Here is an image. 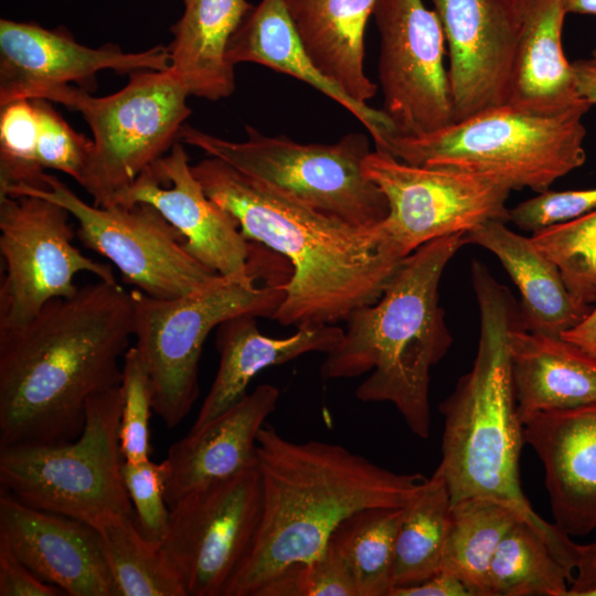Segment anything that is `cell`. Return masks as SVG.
I'll return each instance as SVG.
<instances>
[{
    "mask_svg": "<svg viewBox=\"0 0 596 596\" xmlns=\"http://www.w3.org/2000/svg\"><path fill=\"white\" fill-rule=\"evenodd\" d=\"M132 337L131 291L103 279L0 328V447L76 439L89 397L121 385Z\"/></svg>",
    "mask_w": 596,
    "mask_h": 596,
    "instance_id": "1",
    "label": "cell"
},
{
    "mask_svg": "<svg viewBox=\"0 0 596 596\" xmlns=\"http://www.w3.org/2000/svg\"><path fill=\"white\" fill-rule=\"evenodd\" d=\"M191 169L247 241L290 264L286 295L273 318L281 326L344 321L381 297L403 259L382 238L379 224L360 227L317 211L214 157Z\"/></svg>",
    "mask_w": 596,
    "mask_h": 596,
    "instance_id": "2",
    "label": "cell"
},
{
    "mask_svg": "<svg viewBox=\"0 0 596 596\" xmlns=\"http://www.w3.org/2000/svg\"><path fill=\"white\" fill-rule=\"evenodd\" d=\"M257 469L258 529L224 596H262L285 572L317 557L345 518L402 508L426 479L389 470L339 444L289 440L268 424L257 437Z\"/></svg>",
    "mask_w": 596,
    "mask_h": 596,
    "instance_id": "3",
    "label": "cell"
},
{
    "mask_svg": "<svg viewBox=\"0 0 596 596\" xmlns=\"http://www.w3.org/2000/svg\"><path fill=\"white\" fill-rule=\"evenodd\" d=\"M471 278L480 311L478 350L471 370L439 405L445 425L435 471L445 480L451 504L485 498L512 508L574 573L581 544L542 519L521 487L524 424L517 409L509 359V333L520 322L519 306L481 262H472Z\"/></svg>",
    "mask_w": 596,
    "mask_h": 596,
    "instance_id": "4",
    "label": "cell"
},
{
    "mask_svg": "<svg viewBox=\"0 0 596 596\" xmlns=\"http://www.w3.org/2000/svg\"><path fill=\"white\" fill-rule=\"evenodd\" d=\"M467 243V232H460L404 257L381 297L348 316L341 341L320 366L326 380L370 373L358 386L356 398L391 403L423 439L430 434V370L453 342L438 287L445 267Z\"/></svg>",
    "mask_w": 596,
    "mask_h": 596,
    "instance_id": "5",
    "label": "cell"
},
{
    "mask_svg": "<svg viewBox=\"0 0 596 596\" xmlns=\"http://www.w3.org/2000/svg\"><path fill=\"white\" fill-rule=\"evenodd\" d=\"M589 109L543 116L504 106L427 135H390L376 150L411 164L477 175L510 191L541 193L585 163L583 117Z\"/></svg>",
    "mask_w": 596,
    "mask_h": 596,
    "instance_id": "6",
    "label": "cell"
},
{
    "mask_svg": "<svg viewBox=\"0 0 596 596\" xmlns=\"http://www.w3.org/2000/svg\"><path fill=\"white\" fill-rule=\"evenodd\" d=\"M253 244L249 270L219 276L189 295L160 299L131 291L134 338L152 387V409L169 428L189 414L199 395V362L207 336L223 321L243 313L274 318L285 280H266L269 255Z\"/></svg>",
    "mask_w": 596,
    "mask_h": 596,
    "instance_id": "7",
    "label": "cell"
},
{
    "mask_svg": "<svg viewBox=\"0 0 596 596\" xmlns=\"http://www.w3.org/2000/svg\"><path fill=\"white\" fill-rule=\"evenodd\" d=\"M121 409L119 385L89 397L76 439L0 447V489L26 505L95 529L113 517L135 519L123 478Z\"/></svg>",
    "mask_w": 596,
    "mask_h": 596,
    "instance_id": "8",
    "label": "cell"
},
{
    "mask_svg": "<svg viewBox=\"0 0 596 596\" xmlns=\"http://www.w3.org/2000/svg\"><path fill=\"white\" fill-rule=\"evenodd\" d=\"M244 141H231L183 125L179 137L245 175L317 211L360 227L387 215V201L363 171L369 139L349 134L333 143H301L246 126Z\"/></svg>",
    "mask_w": 596,
    "mask_h": 596,
    "instance_id": "9",
    "label": "cell"
},
{
    "mask_svg": "<svg viewBox=\"0 0 596 596\" xmlns=\"http://www.w3.org/2000/svg\"><path fill=\"white\" fill-rule=\"evenodd\" d=\"M120 91L94 97L72 85L54 88L43 99L79 111L93 132V151L81 187L97 206H110L138 175L175 142L191 109L183 83L171 72L129 74Z\"/></svg>",
    "mask_w": 596,
    "mask_h": 596,
    "instance_id": "10",
    "label": "cell"
},
{
    "mask_svg": "<svg viewBox=\"0 0 596 596\" xmlns=\"http://www.w3.org/2000/svg\"><path fill=\"white\" fill-rule=\"evenodd\" d=\"M43 182L42 188L11 185L0 195L30 194L62 205L77 221L82 244L110 260L126 283L148 296L182 297L220 276L188 252L179 231L152 205H92L54 175L45 173Z\"/></svg>",
    "mask_w": 596,
    "mask_h": 596,
    "instance_id": "11",
    "label": "cell"
},
{
    "mask_svg": "<svg viewBox=\"0 0 596 596\" xmlns=\"http://www.w3.org/2000/svg\"><path fill=\"white\" fill-rule=\"evenodd\" d=\"M365 175L387 201L382 238L401 256L489 221H509L510 190L487 179L438 167L411 164L382 150L363 160Z\"/></svg>",
    "mask_w": 596,
    "mask_h": 596,
    "instance_id": "12",
    "label": "cell"
},
{
    "mask_svg": "<svg viewBox=\"0 0 596 596\" xmlns=\"http://www.w3.org/2000/svg\"><path fill=\"white\" fill-rule=\"evenodd\" d=\"M70 212L30 194L0 195V328L25 323L52 299L78 290L74 278L91 273L117 281L111 267L84 255L74 244Z\"/></svg>",
    "mask_w": 596,
    "mask_h": 596,
    "instance_id": "13",
    "label": "cell"
},
{
    "mask_svg": "<svg viewBox=\"0 0 596 596\" xmlns=\"http://www.w3.org/2000/svg\"><path fill=\"white\" fill-rule=\"evenodd\" d=\"M169 509L161 549L188 596H224L258 529L262 482L257 465L199 487Z\"/></svg>",
    "mask_w": 596,
    "mask_h": 596,
    "instance_id": "14",
    "label": "cell"
},
{
    "mask_svg": "<svg viewBox=\"0 0 596 596\" xmlns=\"http://www.w3.org/2000/svg\"><path fill=\"white\" fill-rule=\"evenodd\" d=\"M373 17L382 111L391 135L417 137L454 123L445 35L435 11L423 0H377Z\"/></svg>",
    "mask_w": 596,
    "mask_h": 596,
    "instance_id": "15",
    "label": "cell"
},
{
    "mask_svg": "<svg viewBox=\"0 0 596 596\" xmlns=\"http://www.w3.org/2000/svg\"><path fill=\"white\" fill-rule=\"evenodd\" d=\"M170 67L169 47L156 46L126 53L107 44L92 49L64 31L35 23L0 20V105L18 99L43 98L50 91L75 83L81 88L96 85L103 70L132 73Z\"/></svg>",
    "mask_w": 596,
    "mask_h": 596,
    "instance_id": "16",
    "label": "cell"
},
{
    "mask_svg": "<svg viewBox=\"0 0 596 596\" xmlns=\"http://www.w3.org/2000/svg\"><path fill=\"white\" fill-rule=\"evenodd\" d=\"M448 47L455 121L508 105L517 29L505 0H429Z\"/></svg>",
    "mask_w": 596,
    "mask_h": 596,
    "instance_id": "17",
    "label": "cell"
},
{
    "mask_svg": "<svg viewBox=\"0 0 596 596\" xmlns=\"http://www.w3.org/2000/svg\"><path fill=\"white\" fill-rule=\"evenodd\" d=\"M136 203L156 207L182 235L188 252L217 275L249 270L252 242L243 236L234 217L207 196L181 143L174 142L169 153L143 170L111 205Z\"/></svg>",
    "mask_w": 596,
    "mask_h": 596,
    "instance_id": "18",
    "label": "cell"
},
{
    "mask_svg": "<svg viewBox=\"0 0 596 596\" xmlns=\"http://www.w3.org/2000/svg\"><path fill=\"white\" fill-rule=\"evenodd\" d=\"M0 538L42 581L70 596H116L98 531L0 491Z\"/></svg>",
    "mask_w": 596,
    "mask_h": 596,
    "instance_id": "19",
    "label": "cell"
},
{
    "mask_svg": "<svg viewBox=\"0 0 596 596\" xmlns=\"http://www.w3.org/2000/svg\"><path fill=\"white\" fill-rule=\"evenodd\" d=\"M524 438L539 456L554 523L566 534L596 530V402L535 415Z\"/></svg>",
    "mask_w": 596,
    "mask_h": 596,
    "instance_id": "20",
    "label": "cell"
},
{
    "mask_svg": "<svg viewBox=\"0 0 596 596\" xmlns=\"http://www.w3.org/2000/svg\"><path fill=\"white\" fill-rule=\"evenodd\" d=\"M279 396L275 385H258L235 405L173 443L163 460L168 505L199 487L256 466L257 437Z\"/></svg>",
    "mask_w": 596,
    "mask_h": 596,
    "instance_id": "21",
    "label": "cell"
},
{
    "mask_svg": "<svg viewBox=\"0 0 596 596\" xmlns=\"http://www.w3.org/2000/svg\"><path fill=\"white\" fill-rule=\"evenodd\" d=\"M515 22L517 43L509 107L552 116L590 106L577 91L565 56L562 32L567 14L562 0H505Z\"/></svg>",
    "mask_w": 596,
    "mask_h": 596,
    "instance_id": "22",
    "label": "cell"
},
{
    "mask_svg": "<svg viewBox=\"0 0 596 596\" xmlns=\"http://www.w3.org/2000/svg\"><path fill=\"white\" fill-rule=\"evenodd\" d=\"M256 316L243 313L223 321L215 330L220 364L192 428L204 425L247 394L249 382L264 369L280 365L304 354H327L343 337L337 324L297 328L287 338H270L257 327Z\"/></svg>",
    "mask_w": 596,
    "mask_h": 596,
    "instance_id": "23",
    "label": "cell"
},
{
    "mask_svg": "<svg viewBox=\"0 0 596 596\" xmlns=\"http://www.w3.org/2000/svg\"><path fill=\"white\" fill-rule=\"evenodd\" d=\"M509 359L523 424L541 413L596 402V358L562 336L528 331L520 321L509 333Z\"/></svg>",
    "mask_w": 596,
    "mask_h": 596,
    "instance_id": "24",
    "label": "cell"
},
{
    "mask_svg": "<svg viewBox=\"0 0 596 596\" xmlns=\"http://www.w3.org/2000/svg\"><path fill=\"white\" fill-rule=\"evenodd\" d=\"M226 56L234 67L243 62L262 64L318 89L365 127L375 149L393 132L382 109L352 99L316 68L296 32L285 0H262L253 6L231 38Z\"/></svg>",
    "mask_w": 596,
    "mask_h": 596,
    "instance_id": "25",
    "label": "cell"
},
{
    "mask_svg": "<svg viewBox=\"0 0 596 596\" xmlns=\"http://www.w3.org/2000/svg\"><path fill=\"white\" fill-rule=\"evenodd\" d=\"M376 1L285 0L316 68L362 104H368L377 89L364 71V32Z\"/></svg>",
    "mask_w": 596,
    "mask_h": 596,
    "instance_id": "26",
    "label": "cell"
},
{
    "mask_svg": "<svg viewBox=\"0 0 596 596\" xmlns=\"http://www.w3.org/2000/svg\"><path fill=\"white\" fill-rule=\"evenodd\" d=\"M468 244H476L498 257L515 284L521 302L523 329L562 336L588 313L572 299L558 267L535 245L508 228L504 222L489 221L467 232Z\"/></svg>",
    "mask_w": 596,
    "mask_h": 596,
    "instance_id": "27",
    "label": "cell"
},
{
    "mask_svg": "<svg viewBox=\"0 0 596 596\" xmlns=\"http://www.w3.org/2000/svg\"><path fill=\"white\" fill-rule=\"evenodd\" d=\"M184 12L172 28L170 70L190 96L219 100L235 91L227 45L253 6L247 0H183Z\"/></svg>",
    "mask_w": 596,
    "mask_h": 596,
    "instance_id": "28",
    "label": "cell"
},
{
    "mask_svg": "<svg viewBox=\"0 0 596 596\" xmlns=\"http://www.w3.org/2000/svg\"><path fill=\"white\" fill-rule=\"evenodd\" d=\"M519 520L512 508L494 500L468 498L453 503L440 571L457 576L471 596H491L493 556Z\"/></svg>",
    "mask_w": 596,
    "mask_h": 596,
    "instance_id": "29",
    "label": "cell"
},
{
    "mask_svg": "<svg viewBox=\"0 0 596 596\" xmlns=\"http://www.w3.org/2000/svg\"><path fill=\"white\" fill-rule=\"evenodd\" d=\"M450 509L445 480L435 471L402 508L393 588L419 584L440 571Z\"/></svg>",
    "mask_w": 596,
    "mask_h": 596,
    "instance_id": "30",
    "label": "cell"
},
{
    "mask_svg": "<svg viewBox=\"0 0 596 596\" xmlns=\"http://www.w3.org/2000/svg\"><path fill=\"white\" fill-rule=\"evenodd\" d=\"M96 530L116 596H188L161 544L145 538L135 519L113 517Z\"/></svg>",
    "mask_w": 596,
    "mask_h": 596,
    "instance_id": "31",
    "label": "cell"
},
{
    "mask_svg": "<svg viewBox=\"0 0 596 596\" xmlns=\"http://www.w3.org/2000/svg\"><path fill=\"white\" fill-rule=\"evenodd\" d=\"M574 574L529 523L517 521L490 567L491 596H566Z\"/></svg>",
    "mask_w": 596,
    "mask_h": 596,
    "instance_id": "32",
    "label": "cell"
},
{
    "mask_svg": "<svg viewBox=\"0 0 596 596\" xmlns=\"http://www.w3.org/2000/svg\"><path fill=\"white\" fill-rule=\"evenodd\" d=\"M402 508L360 510L333 531L330 542L350 568L358 596L390 595Z\"/></svg>",
    "mask_w": 596,
    "mask_h": 596,
    "instance_id": "33",
    "label": "cell"
},
{
    "mask_svg": "<svg viewBox=\"0 0 596 596\" xmlns=\"http://www.w3.org/2000/svg\"><path fill=\"white\" fill-rule=\"evenodd\" d=\"M531 238L558 267L575 305L589 312L596 304V209Z\"/></svg>",
    "mask_w": 596,
    "mask_h": 596,
    "instance_id": "34",
    "label": "cell"
},
{
    "mask_svg": "<svg viewBox=\"0 0 596 596\" xmlns=\"http://www.w3.org/2000/svg\"><path fill=\"white\" fill-rule=\"evenodd\" d=\"M39 116L32 99L1 107L0 190L11 185L42 188L44 170L35 161Z\"/></svg>",
    "mask_w": 596,
    "mask_h": 596,
    "instance_id": "35",
    "label": "cell"
},
{
    "mask_svg": "<svg viewBox=\"0 0 596 596\" xmlns=\"http://www.w3.org/2000/svg\"><path fill=\"white\" fill-rule=\"evenodd\" d=\"M123 409L119 443L123 457L129 462L150 459L149 418L152 409V387L138 349L132 345L124 355Z\"/></svg>",
    "mask_w": 596,
    "mask_h": 596,
    "instance_id": "36",
    "label": "cell"
},
{
    "mask_svg": "<svg viewBox=\"0 0 596 596\" xmlns=\"http://www.w3.org/2000/svg\"><path fill=\"white\" fill-rule=\"evenodd\" d=\"M39 116V138L35 161L41 169H53L83 183L93 140L76 132L50 105L49 100L32 99Z\"/></svg>",
    "mask_w": 596,
    "mask_h": 596,
    "instance_id": "37",
    "label": "cell"
},
{
    "mask_svg": "<svg viewBox=\"0 0 596 596\" xmlns=\"http://www.w3.org/2000/svg\"><path fill=\"white\" fill-rule=\"evenodd\" d=\"M262 596H358V592L343 556L329 541L317 557L285 572Z\"/></svg>",
    "mask_w": 596,
    "mask_h": 596,
    "instance_id": "38",
    "label": "cell"
},
{
    "mask_svg": "<svg viewBox=\"0 0 596 596\" xmlns=\"http://www.w3.org/2000/svg\"><path fill=\"white\" fill-rule=\"evenodd\" d=\"M123 478L135 512V523L141 534L161 544L170 518L166 501V466L150 459L142 462L124 460Z\"/></svg>",
    "mask_w": 596,
    "mask_h": 596,
    "instance_id": "39",
    "label": "cell"
},
{
    "mask_svg": "<svg viewBox=\"0 0 596 596\" xmlns=\"http://www.w3.org/2000/svg\"><path fill=\"white\" fill-rule=\"evenodd\" d=\"M596 209V188L544 191L509 210V221L526 232H538Z\"/></svg>",
    "mask_w": 596,
    "mask_h": 596,
    "instance_id": "40",
    "label": "cell"
},
{
    "mask_svg": "<svg viewBox=\"0 0 596 596\" xmlns=\"http://www.w3.org/2000/svg\"><path fill=\"white\" fill-rule=\"evenodd\" d=\"M61 588L36 576L0 538V596H61Z\"/></svg>",
    "mask_w": 596,
    "mask_h": 596,
    "instance_id": "41",
    "label": "cell"
},
{
    "mask_svg": "<svg viewBox=\"0 0 596 596\" xmlns=\"http://www.w3.org/2000/svg\"><path fill=\"white\" fill-rule=\"evenodd\" d=\"M389 596H471V594L457 576L439 571L419 584L393 588Z\"/></svg>",
    "mask_w": 596,
    "mask_h": 596,
    "instance_id": "42",
    "label": "cell"
},
{
    "mask_svg": "<svg viewBox=\"0 0 596 596\" xmlns=\"http://www.w3.org/2000/svg\"><path fill=\"white\" fill-rule=\"evenodd\" d=\"M596 587V541L582 544L581 557L566 596H584Z\"/></svg>",
    "mask_w": 596,
    "mask_h": 596,
    "instance_id": "43",
    "label": "cell"
},
{
    "mask_svg": "<svg viewBox=\"0 0 596 596\" xmlns=\"http://www.w3.org/2000/svg\"><path fill=\"white\" fill-rule=\"evenodd\" d=\"M572 67L579 96L596 105V49L587 57L574 61Z\"/></svg>",
    "mask_w": 596,
    "mask_h": 596,
    "instance_id": "44",
    "label": "cell"
},
{
    "mask_svg": "<svg viewBox=\"0 0 596 596\" xmlns=\"http://www.w3.org/2000/svg\"><path fill=\"white\" fill-rule=\"evenodd\" d=\"M562 338L581 347L596 358V304L583 320L565 331Z\"/></svg>",
    "mask_w": 596,
    "mask_h": 596,
    "instance_id": "45",
    "label": "cell"
},
{
    "mask_svg": "<svg viewBox=\"0 0 596 596\" xmlns=\"http://www.w3.org/2000/svg\"><path fill=\"white\" fill-rule=\"evenodd\" d=\"M566 13L596 15V0H562Z\"/></svg>",
    "mask_w": 596,
    "mask_h": 596,
    "instance_id": "46",
    "label": "cell"
},
{
    "mask_svg": "<svg viewBox=\"0 0 596 596\" xmlns=\"http://www.w3.org/2000/svg\"><path fill=\"white\" fill-rule=\"evenodd\" d=\"M584 596H596V587L589 589L584 594Z\"/></svg>",
    "mask_w": 596,
    "mask_h": 596,
    "instance_id": "47",
    "label": "cell"
}]
</instances>
